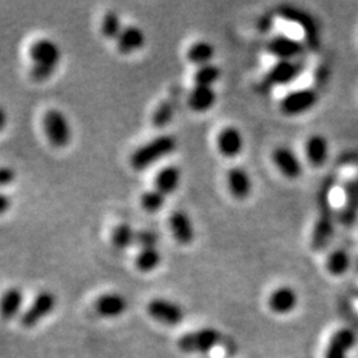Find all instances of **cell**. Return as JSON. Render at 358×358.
<instances>
[{
  "mask_svg": "<svg viewBox=\"0 0 358 358\" xmlns=\"http://www.w3.org/2000/svg\"><path fill=\"white\" fill-rule=\"evenodd\" d=\"M336 177L331 176L324 180L321 185L319 196H317V207L319 214L316 217L312 235H310V248L316 252L324 251L333 239L334 229H336V213L333 210L331 195L333 187L336 185Z\"/></svg>",
  "mask_w": 358,
  "mask_h": 358,
  "instance_id": "cell-1",
  "label": "cell"
},
{
  "mask_svg": "<svg viewBox=\"0 0 358 358\" xmlns=\"http://www.w3.org/2000/svg\"><path fill=\"white\" fill-rule=\"evenodd\" d=\"M29 57L32 62L29 71L31 78L38 83H44L53 76L60 64L62 50L51 38H40L31 45Z\"/></svg>",
  "mask_w": 358,
  "mask_h": 358,
  "instance_id": "cell-2",
  "label": "cell"
},
{
  "mask_svg": "<svg viewBox=\"0 0 358 358\" xmlns=\"http://www.w3.org/2000/svg\"><path fill=\"white\" fill-rule=\"evenodd\" d=\"M178 146V141L174 136L162 134L140 146L130 157V165L137 170L143 171L148 167L153 166L165 157L174 153Z\"/></svg>",
  "mask_w": 358,
  "mask_h": 358,
  "instance_id": "cell-3",
  "label": "cell"
},
{
  "mask_svg": "<svg viewBox=\"0 0 358 358\" xmlns=\"http://www.w3.org/2000/svg\"><path fill=\"white\" fill-rule=\"evenodd\" d=\"M307 68V60L297 59V60H285L278 62L272 65L263 76L260 81V88L264 90H271L276 87H284L296 81L299 77L304 73Z\"/></svg>",
  "mask_w": 358,
  "mask_h": 358,
  "instance_id": "cell-4",
  "label": "cell"
},
{
  "mask_svg": "<svg viewBox=\"0 0 358 358\" xmlns=\"http://www.w3.org/2000/svg\"><path fill=\"white\" fill-rule=\"evenodd\" d=\"M43 128L53 148L63 149L72 141V127L63 110L50 109L43 117Z\"/></svg>",
  "mask_w": 358,
  "mask_h": 358,
  "instance_id": "cell-5",
  "label": "cell"
},
{
  "mask_svg": "<svg viewBox=\"0 0 358 358\" xmlns=\"http://www.w3.org/2000/svg\"><path fill=\"white\" fill-rule=\"evenodd\" d=\"M319 92L312 87L294 90L282 97L279 109L282 115L288 117L304 115L319 103Z\"/></svg>",
  "mask_w": 358,
  "mask_h": 358,
  "instance_id": "cell-6",
  "label": "cell"
},
{
  "mask_svg": "<svg viewBox=\"0 0 358 358\" xmlns=\"http://www.w3.org/2000/svg\"><path fill=\"white\" fill-rule=\"evenodd\" d=\"M220 341V333L213 328H205L180 336L178 348L185 353H208Z\"/></svg>",
  "mask_w": 358,
  "mask_h": 358,
  "instance_id": "cell-7",
  "label": "cell"
},
{
  "mask_svg": "<svg viewBox=\"0 0 358 358\" xmlns=\"http://www.w3.org/2000/svg\"><path fill=\"white\" fill-rule=\"evenodd\" d=\"M307 47L303 41L282 34L272 36L267 43V52L276 57L278 62L303 59Z\"/></svg>",
  "mask_w": 358,
  "mask_h": 358,
  "instance_id": "cell-8",
  "label": "cell"
},
{
  "mask_svg": "<svg viewBox=\"0 0 358 358\" xmlns=\"http://www.w3.org/2000/svg\"><path fill=\"white\" fill-rule=\"evenodd\" d=\"M278 15H280L282 19H287L303 28L309 47H312V48L319 47V43H320L319 29H317L313 17L309 13L303 10L294 8L292 6H280V7H278Z\"/></svg>",
  "mask_w": 358,
  "mask_h": 358,
  "instance_id": "cell-9",
  "label": "cell"
},
{
  "mask_svg": "<svg viewBox=\"0 0 358 358\" xmlns=\"http://www.w3.org/2000/svg\"><path fill=\"white\" fill-rule=\"evenodd\" d=\"M56 306V296L50 291H43L35 297L34 303L23 313L20 324L26 328H32L45 316H48Z\"/></svg>",
  "mask_w": 358,
  "mask_h": 358,
  "instance_id": "cell-10",
  "label": "cell"
},
{
  "mask_svg": "<svg viewBox=\"0 0 358 358\" xmlns=\"http://www.w3.org/2000/svg\"><path fill=\"white\" fill-rule=\"evenodd\" d=\"M148 313L154 320L165 325H178L185 319L180 306L166 299H154L148 304Z\"/></svg>",
  "mask_w": 358,
  "mask_h": 358,
  "instance_id": "cell-11",
  "label": "cell"
},
{
  "mask_svg": "<svg viewBox=\"0 0 358 358\" xmlns=\"http://www.w3.org/2000/svg\"><path fill=\"white\" fill-rule=\"evenodd\" d=\"M272 162L285 178L294 180L303 176V164L297 154L288 146H278L272 152Z\"/></svg>",
  "mask_w": 358,
  "mask_h": 358,
  "instance_id": "cell-12",
  "label": "cell"
},
{
  "mask_svg": "<svg viewBox=\"0 0 358 358\" xmlns=\"http://www.w3.org/2000/svg\"><path fill=\"white\" fill-rule=\"evenodd\" d=\"M344 205L338 213V220L343 226L352 227L358 220V176L348 179L344 186Z\"/></svg>",
  "mask_w": 358,
  "mask_h": 358,
  "instance_id": "cell-13",
  "label": "cell"
},
{
  "mask_svg": "<svg viewBox=\"0 0 358 358\" xmlns=\"http://www.w3.org/2000/svg\"><path fill=\"white\" fill-rule=\"evenodd\" d=\"M217 148L224 158L239 157L244 149L242 131L235 127H224L217 133Z\"/></svg>",
  "mask_w": 358,
  "mask_h": 358,
  "instance_id": "cell-14",
  "label": "cell"
},
{
  "mask_svg": "<svg viewBox=\"0 0 358 358\" xmlns=\"http://www.w3.org/2000/svg\"><path fill=\"white\" fill-rule=\"evenodd\" d=\"M226 182L229 192L236 201H245L252 192V178L243 167H231L227 171Z\"/></svg>",
  "mask_w": 358,
  "mask_h": 358,
  "instance_id": "cell-15",
  "label": "cell"
},
{
  "mask_svg": "<svg viewBox=\"0 0 358 358\" xmlns=\"http://www.w3.org/2000/svg\"><path fill=\"white\" fill-rule=\"evenodd\" d=\"M169 229L171 231L173 238L180 245H189L195 239V229L192 219L185 213L177 210L169 217Z\"/></svg>",
  "mask_w": 358,
  "mask_h": 358,
  "instance_id": "cell-16",
  "label": "cell"
},
{
  "mask_svg": "<svg viewBox=\"0 0 358 358\" xmlns=\"http://www.w3.org/2000/svg\"><path fill=\"white\" fill-rule=\"evenodd\" d=\"M304 152L310 166H324L329 158V142L322 134H312L308 137Z\"/></svg>",
  "mask_w": 358,
  "mask_h": 358,
  "instance_id": "cell-17",
  "label": "cell"
},
{
  "mask_svg": "<svg viewBox=\"0 0 358 358\" xmlns=\"http://www.w3.org/2000/svg\"><path fill=\"white\" fill-rule=\"evenodd\" d=\"M299 304V296L291 287L276 288L268 299V307L276 315H288Z\"/></svg>",
  "mask_w": 358,
  "mask_h": 358,
  "instance_id": "cell-18",
  "label": "cell"
},
{
  "mask_svg": "<svg viewBox=\"0 0 358 358\" xmlns=\"http://www.w3.org/2000/svg\"><path fill=\"white\" fill-rule=\"evenodd\" d=\"M146 35L143 29L137 26H125L115 40L117 50L124 55H131L145 47Z\"/></svg>",
  "mask_w": 358,
  "mask_h": 358,
  "instance_id": "cell-19",
  "label": "cell"
},
{
  "mask_svg": "<svg viewBox=\"0 0 358 358\" xmlns=\"http://www.w3.org/2000/svg\"><path fill=\"white\" fill-rule=\"evenodd\" d=\"M217 103V92L214 87L194 85L187 96V105L195 113H206Z\"/></svg>",
  "mask_w": 358,
  "mask_h": 358,
  "instance_id": "cell-20",
  "label": "cell"
},
{
  "mask_svg": "<svg viewBox=\"0 0 358 358\" xmlns=\"http://www.w3.org/2000/svg\"><path fill=\"white\" fill-rule=\"evenodd\" d=\"M94 309L103 317H117L128 309V300L122 294H105L96 300Z\"/></svg>",
  "mask_w": 358,
  "mask_h": 358,
  "instance_id": "cell-21",
  "label": "cell"
},
{
  "mask_svg": "<svg viewBox=\"0 0 358 358\" xmlns=\"http://www.w3.org/2000/svg\"><path fill=\"white\" fill-rule=\"evenodd\" d=\"M355 344V333L349 329H341L333 334L325 352V358H348V353Z\"/></svg>",
  "mask_w": 358,
  "mask_h": 358,
  "instance_id": "cell-22",
  "label": "cell"
},
{
  "mask_svg": "<svg viewBox=\"0 0 358 358\" xmlns=\"http://www.w3.org/2000/svg\"><path fill=\"white\" fill-rule=\"evenodd\" d=\"M182 179V171L176 165H169L159 170L154 178V189L158 192L171 195L178 190Z\"/></svg>",
  "mask_w": 358,
  "mask_h": 358,
  "instance_id": "cell-23",
  "label": "cell"
},
{
  "mask_svg": "<svg viewBox=\"0 0 358 358\" xmlns=\"http://www.w3.org/2000/svg\"><path fill=\"white\" fill-rule=\"evenodd\" d=\"M23 304V292L17 288L7 289L0 297V316L4 320H11L19 312Z\"/></svg>",
  "mask_w": 358,
  "mask_h": 358,
  "instance_id": "cell-24",
  "label": "cell"
},
{
  "mask_svg": "<svg viewBox=\"0 0 358 358\" xmlns=\"http://www.w3.org/2000/svg\"><path fill=\"white\" fill-rule=\"evenodd\" d=\"M215 56V48L210 41L201 40L194 43L187 51V59L194 65L203 66V65L211 64V60Z\"/></svg>",
  "mask_w": 358,
  "mask_h": 358,
  "instance_id": "cell-25",
  "label": "cell"
},
{
  "mask_svg": "<svg viewBox=\"0 0 358 358\" xmlns=\"http://www.w3.org/2000/svg\"><path fill=\"white\" fill-rule=\"evenodd\" d=\"M352 259L344 248H336L327 256V269L333 276H343L350 268Z\"/></svg>",
  "mask_w": 358,
  "mask_h": 358,
  "instance_id": "cell-26",
  "label": "cell"
},
{
  "mask_svg": "<svg viewBox=\"0 0 358 358\" xmlns=\"http://www.w3.org/2000/svg\"><path fill=\"white\" fill-rule=\"evenodd\" d=\"M162 262V255L158 247H145L140 248V252L136 257V267L141 272H152Z\"/></svg>",
  "mask_w": 358,
  "mask_h": 358,
  "instance_id": "cell-27",
  "label": "cell"
},
{
  "mask_svg": "<svg viewBox=\"0 0 358 358\" xmlns=\"http://www.w3.org/2000/svg\"><path fill=\"white\" fill-rule=\"evenodd\" d=\"M136 236L137 231L133 230L128 223H121L112 232V243L120 250H125L136 244Z\"/></svg>",
  "mask_w": 358,
  "mask_h": 358,
  "instance_id": "cell-28",
  "label": "cell"
},
{
  "mask_svg": "<svg viewBox=\"0 0 358 358\" xmlns=\"http://www.w3.org/2000/svg\"><path fill=\"white\" fill-rule=\"evenodd\" d=\"M222 76L220 68L215 64L199 66L194 73V84L203 87H214V84Z\"/></svg>",
  "mask_w": 358,
  "mask_h": 358,
  "instance_id": "cell-29",
  "label": "cell"
},
{
  "mask_svg": "<svg viewBox=\"0 0 358 358\" xmlns=\"http://www.w3.org/2000/svg\"><path fill=\"white\" fill-rule=\"evenodd\" d=\"M124 24L121 20V16L115 11H108L103 16V23H101V32L103 36L110 40H117L120 34L124 29Z\"/></svg>",
  "mask_w": 358,
  "mask_h": 358,
  "instance_id": "cell-30",
  "label": "cell"
},
{
  "mask_svg": "<svg viewBox=\"0 0 358 358\" xmlns=\"http://www.w3.org/2000/svg\"><path fill=\"white\" fill-rule=\"evenodd\" d=\"M176 113V105L170 100H165L157 106L154 110L152 122L154 127L158 129L166 128L167 125L173 121Z\"/></svg>",
  "mask_w": 358,
  "mask_h": 358,
  "instance_id": "cell-31",
  "label": "cell"
},
{
  "mask_svg": "<svg viewBox=\"0 0 358 358\" xmlns=\"http://www.w3.org/2000/svg\"><path fill=\"white\" fill-rule=\"evenodd\" d=\"M166 202V195L158 190H148L141 195V206L148 213L159 211Z\"/></svg>",
  "mask_w": 358,
  "mask_h": 358,
  "instance_id": "cell-32",
  "label": "cell"
},
{
  "mask_svg": "<svg viewBox=\"0 0 358 358\" xmlns=\"http://www.w3.org/2000/svg\"><path fill=\"white\" fill-rule=\"evenodd\" d=\"M136 244H138L141 248L145 247H157L158 244V235L150 230H142L137 232Z\"/></svg>",
  "mask_w": 358,
  "mask_h": 358,
  "instance_id": "cell-33",
  "label": "cell"
},
{
  "mask_svg": "<svg viewBox=\"0 0 358 358\" xmlns=\"http://www.w3.org/2000/svg\"><path fill=\"white\" fill-rule=\"evenodd\" d=\"M16 179V173L13 167L0 166V187L11 185Z\"/></svg>",
  "mask_w": 358,
  "mask_h": 358,
  "instance_id": "cell-34",
  "label": "cell"
},
{
  "mask_svg": "<svg viewBox=\"0 0 358 358\" xmlns=\"http://www.w3.org/2000/svg\"><path fill=\"white\" fill-rule=\"evenodd\" d=\"M11 207H13L11 198L7 194L0 192V215H4Z\"/></svg>",
  "mask_w": 358,
  "mask_h": 358,
  "instance_id": "cell-35",
  "label": "cell"
},
{
  "mask_svg": "<svg viewBox=\"0 0 358 358\" xmlns=\"http://www.w3.org/2000/svg\"><path fill=\"white\" fill-rule=\"evenodd\" d=\"M273 26V19H272V15H264L260 20H259V23H257V27H259V29L264 34L266 31H269L271 28Z\"/></svg>",
  "mask_w": 358,
  "mask_h": 358,
  "instance_id": "cell-36",
  "label": "cell"
},
{
  "mask_svg": "<svg viewBox=\"0 0 358 358\" xmlns=\"http://www.w3.org/2000/svg\"><path fill=\"white\" fill-rule=\"evenodd\" d=\"M8 124V115L3 106H0V131H3Z\"/></svg>",
  "mask_w": 358,
  "mask_h": 358,
  "instance_id": "cell-37",
  "label": "cell"
}]
</instances>
